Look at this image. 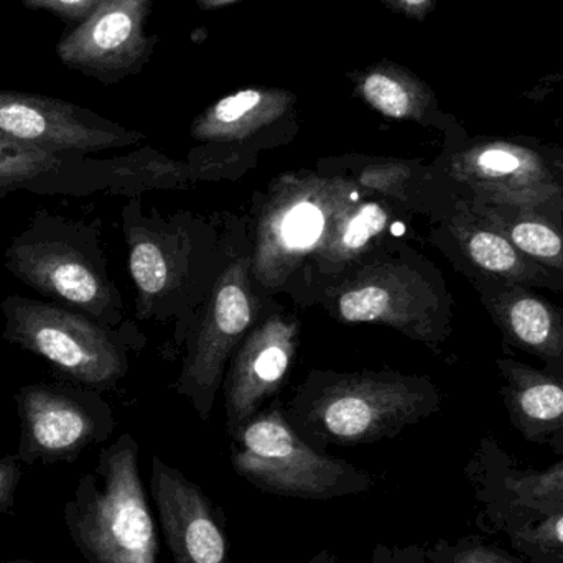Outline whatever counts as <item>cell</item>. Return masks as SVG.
<instances>
[{"instance_id":"6da1fadb","label":"cell","mask_w":563,"mask_h":563,"mask_svg":"<svg viewBox=\"0 0 563 563\" xmlns=\"http://www.w3.org/2000/svg\"><path fill=\"white\" fill-rule=\"evenodd\" d=\"M73 544L88 563H158V538L139 472V445L124 433L99 452L65 505Z\"/></svg>"},{"instance_id":"7a4b0ae2","label":"cell","mask_w":563,"mask_h":563,"mask_svg":"<svg viewBox=\"0 0 563 563\" xmlns=\"http://www.w3.org/2000/svg\"><path fill=\"white\" fill-rule=\"evenodd\" d=\"M5 269L55 303L96 321L122 323V298L108 276L99 230L48 210H38L3 254Z\"/></svg>"},{"instance_id":"3957f363","label":"cell","mask_w":563,"mask_h":563,"mask_svg":"<svg viewBox=\"0 0 563 563\" xmlns=\"http://www.w3.org/2000/svg\"><path fill=\"white\" fill-rule=\"evenodd\" d=\"M453 200L489 201L563 220V148L528 135L446 137L435 165Z\"/></svg>"},{"instance_id":"277c9868","label":"cell","mask_w":563,"mask_h":563,"mask_svg":"<svg viewBox=\"0 0 563 563\" xmlns=\"http://www.w3.org/2000/svg\"><path fill=\"white\" fill-rule=\"evenodd\" d=\"M439 404V393L426 377L354 374L300 397L288 422L317 450L360 445L396 437L435 412Z\"/></svg>"},{"instance_id":"5b68a950","label":"cell","mask_w":563,"mask_h":563,"mask_svg":"<svg viewBox=\"0 0 563 563\" xmlns=\"http://www.w3.org/2000/svg\"><path fill=\"white\" fill-rule=\"evenodd\" d=\"M2 340L45 360L58 376L89 389H114L128 374L131 324L114 327L65 305L9 295L0 301Z\"/></svg>"},{"instance_id":"8992f818","label":"cell","mask_w":563,"mask_h":563,"mask_svg":"<svg viewBox=\"0 0 563 563\" xmlns=\"http://www.w3.org/2000/svg\"><path fill=\"white\" fill-rule=\"evenodd\" d=\"M231 439L234 472L269 495L330 501L376 486L366 470L311 446L279 410L256 413Z\"/></svg>"},{"instance_id":"52a82bcc","label":"cell","mask_w":563,"mask_h":563,"mask_svg":"<svg viewBox=\"0 0 563 563\" xmlns=\"http://www.w3.org/2000/svg\"><path fill=\"white\" fill-rule=\"evenodd\" d=\"M15 456L25 465L76 462L86 449L114 432V413L101 393L78 384H26L15 394Z\"/></svg>"},{"instance_id":"ba28073f","label":"cell","mask_w":563,"mask_h":563,"mask_svg":"<svg viewBox=\"0 0 563 563\" xmlns=\"http://www.w3.org/2000/svg\"><path fill=\"white\" fill-rule=\"evenodd\" d=\"M360 201L351 184L318 177L295 178L277 190L257 240V276L264 284H279L298 261L317 253L338 218Z\"/></svg>"},{"instance_id":"9c48e42d","label":"cell","mask_w":563,"mask_h":563,"mask_svg":"<svg viewBox=\"0 0 563 563\" xmlns=\"http://www.w3.org/2000/svg\"><path fill=\"white\" fill-rule=\"evenodd\" d=\"M338 318L346 323H384L426 343L449 334L450 297L442 279L407 266L377 267L344 282L334 297Z\"/></svg>"},{"instance_id":"30bf717a","label":"cell","mask_w":563,"mask_h":563,"mask_svg":"<svg viewBox=\"0 0 563 563\" xmlns=\"http://www.w3.org/2000/svg\"><path fill=\"white\" fill-rule=\"evenodd\" d=\"M154 0H102L91 16L63 33L56 55L66 68L102 85L139 75L151 62L157 35H148Z\"/></svg>"},{"instance_id":"8fae6325","label":"cell","mask_w":563,"mask_h":563,"mask_svg":"<svg viewBox=\"0 0 563 563\" xmlns=\"http://www.w3.org/2000/svg\"><path fill=\"white\" fill-rule=\"evenodd\" d=\"M0 134L59 154H96L144 141L91 109L49 96L0 91Z\"/></svg>"},{"instance_id":"7c38bea8","label":"cell","mask_w":563,"mask_h":563,"mask_svg":"<svg viewBox=\"0 0 563 563\" xmlns=\"http://www.w3.org/2000/svg\"><path fill=\"white\" fill-rule=\"evenodd\" d=\"M139 177L137 154L96 161L81 154L43 151L0 134V200L16 191L88 197L128 190Z\"/></svg>"},{"instance_id":"4fadbf2b","label":"cell","mask_w":563,"mask_h":563,"mask_svg":"<svg viewBox=\"0 0 563 563\" xmlns=\"http://www.w3.org/2000/svg\"><path fill=\"white\" fill-rule=\"evenodd\" d=\"M250 267V257H244L221 274L185 364L184 387L203 419L210 416L214 390L220 387L231 351L243 340L257 314Z\"/></svg>"},{"instance_id":"5bb4252c","label":"cell","mask_w":563,"mask_h":563,"mask_svg":"<svg viewBox=\"0 0 563 563\" xmlns=\"http://www.w3.org/2000/svg\"><path fill=\"white\" fill-rule=\"evenodd\" d=\"M151 492L174 563H233L223 509L200 486L154 456Z\"/></svg>"},{"instance_id":"9a60e30c","label":"cell","mask_w":563,"mask_h":563,"mask_svg":"<svg viewBox=\"0 0 563 563\" xmlns=\"http://www.w3.org/2000/svg\"><path fill=\"white\" fill-rule=\"evenodd\" d=\"M440 241L468 279L492 277L529 290L538 288L563 294L561 274L552 273L526 256L511 241L486 227L459 201L453 200L443 217Z\"/></svg>"},{"instance_id":"2e32d148","label":"cell","mask_w":563,"mask_h":563,"mask_svg":"<svg viewBox=\"0 0 563 563\" xmlns=\"http://www.w3.org/2000/svg\"><path fill=\"white\" fill-rule=\"evenodd\" d=\"M297 95L250 86L208 106L191 124V137L210 145H269L297 134Z\"/></svg>"},{"instance_id":"e0dca14e","label":"cell","mask_w":563,"mask_h":563,"mask_svg":"<svg viewBox=\"0 0 563 563\" xmlns=\"http://www.w3.org/2000/svg\"><path fill=\"white\" fill-rule=\"evenodd\" d=\"M297 320L273 314L247 338L231 367L227 387L228 432L236 435L279 389L297 351Z\"/></svg>"},{"instance_id":"ac0fdd59","label":"cell","mask_w":563,"mask_h":563,"mask_svg":"<svg viewBox=\"0 0 563 563\" xmlns=\"http://www.w3.org/2000/svg\"><path fill=\"white\" fill-rule=\"evenodd\" d=\"M505 341L539 360L544 373L563 377V308L534 290L492 277H473Z\"/></svg>"},{"instance_id":"d6986e66","label":"cell","mask_w":563,"mask_h":563,"mask_svg":"<svg viewBox=\"0 0 563 563\" xmlns=\"http://www.w3.org/2000/svg\"><path fill=\"white\" fill-rule=\"evenodd\" d=\"M346 76L353 82L354 98L384 118L439 129L445 139L465 131L452 114L442 111L435 91L400 63L380 59Z\"/></svg>"},{"instance_id":"ffe728a7","label":"cell","mask_w":563,"mask_h":563,"mask_svg":"<svg viewBox=\"0 0 563 563\" xmlns=\"http://www.w3.org/2000/svg\"><path fill=\"white\" fill-rule=\"evenodd\" d=\"M501 374L503 402L511 426L528 442L563 456V377L544 373L511 357L496 361Z\"/></svg>"},{"instance_id":"44dd1931","label":"cell","mask_w":563,"mask_h":563,"mask_svg":"<svg viewBox=\"0 0 563 563\" xmlns=\"http://www.w3.org/2000/svg\"><path fill=\"white\" fill-rule=\"evenodd\" d=\"M483 531L503 534L528 563H563V512H541L476 493Z\"/></svg>"},{"instance_id":"7402d4cb","label":"cell","mask_w":563,"mask_h":563,"mask_svg":"<svg viewBox=\"0 0 563 563\" xmlns=\"http://www.w3.org/2000/svg\"><path fill=\"white\" fill-rule=\"evenodd\" d=\"M455 201L511 241L526 256L563 276V220L489 201Z\"/></svg>"},{"instance_id":"603a6c76","label":"cell","mask_w":563,"mask_h":563,"mask_svg":"<svg viewBox=\"0 0 563 563\" xmlns=\"http://www.w3.org/2000/svg\"><path fill=\"white\" fill-rule=\"evenodd\" d=\"M476 493L529 501L563 489V460L545 470H518L493 440H485L466 468Z\"/></svg>"},{"instance_id":"cb8c5ba5","label":"cell","mask_w":563,"mask_h":563,"mask_svg":"<svg viewBox=\"0 0 563 563\" xmlns=\"http://www.w3.org/2000/svg\"><path fill=\"white\" fill-rule=\"evenodd\" d=\"M122 217L129 246V273L139 295V317H151L170 287V257L164 236L142 217L137 203L128 205Z\"/></svg>"},{"instance_id":"d4e9b609","label":"cell","mask_w":563,"mask_h":563,"mask_svg":"<svg viewBox=\"0 0 563 563\" xmlns=\"http://www.w3.org/2000/svg\"><path fill=\"white\" fill-rule=\"evenodd\" d=\"M390 220L393 213L380 201H356L351 205L338 218L320 250L314 253L320 271L338 274L346 269L386 233Z\"/></svg>"},{"instance_id":"484cf974","label":"cell","mask_w":563,"mask_h":563,"mask_svg":"<svg viewBox=\"0 0 563 563\" xmlns=\"http://www.w3.org/2000/svg\"><path fill=\"white\" fill-rule=\"evenodd\" d=\"M426 558L429 563H528L473 536L455 542L442 539L426 549Z\"/></svg>"},{"instance_id":"4316f807","label":"cell","mask_w":563,"mask_h":563,"mask_svg":"<svg viewBox=\"0 0 563 563\" xmlns=\"http://www.w3.org/2000/svg\"><path fill=\"white\" fill-rule=\"evenodd\" d=\"M20 2L26 9L45 10L66 22L79 25L91 16L102 0H20Z\"/></svg>"},{"instance_id":"83f0119b","label":"cell","mask_w":563,"mask_h":563,"mask_svg":"<svg viewBox=\"0 0 563 563\" xmlns=\"http://www.w3.org/2000/svg\"><path fill=\"white\" fill-rule=\"evenodd\" d=\"M22 478L15 455L0 459V515H15V493Z\"/></svg>"},{"instance_id":"f1b7e54d","label":"cell","mask_w":563,"mask_h":563,"mask_svg":"<svg viewBox=\"0 0 563 563\" xmlns=\"http://www.w3.org/2000/svg\"><path fill=\"white\" fill-rule=\"evenodd\" d=\"M426 549L420 545H409V548H387V545L377 544L374 548L371 563H426Z\"/></svg>"},{"instance_id":"f546056e","label":"cell","mask_w":563,"mask_h":563,"mask_svg":"<svg viewBox=\"0 0 563 563\" xmlns=\"http://www.w3.org/2000/svg\"><path fill=\"white\" fill-rule=\"evenodd\" d=\"M387 10L416 22H426L439 0H380Z\"/></svg>"},{"instance_id":"4dcf8cb0","label":"cell","mask_w":563,"mask_h":563,"mask_svg":"<svg viewBox=\"0 0 563 563\" xmlns=\"http://www.w3.org/2000/svg\"><path fill=\"white\" fill-rule=\"evenodd\" d=\"M479 495H486V493H479ZM496 498H499V496H496ZM508 503H512V505L525 506V508L536 509V511L541 512H563V489H559V492L554 493H549V495L541 496V498L538 499H529V501Z\"/></svg>"},{"instance_id":"1f68e13d","label":"cell","mask_w":563,"mask_h":563,"mask_svg":"<svg viewBox=\"0 0 563 563\" xmlns=\"http://www.w3.org/2000/svg\"><path fill=\"white\" fill-rule=\"evenodd\" d=\"M236 2H241V0H197V5L205 12H210V10L223 9V7L233 5Z\"/></svg>"},{"instance_id":"d6a6232c","label":"cell","mask_w":563,"mask_h":563,"mask_svg":"<svg viewBox=\"0 0 563 563\" xmlns=\"http://www.w3.org/2000/svg\"><path fill=\"white\" fill-rule=\"evenodd\" d=\"M561 81H563V69L562 71L555 73V75L548 76V78H545L544 81H542L541 85H539V88L534 89V92L539 91V89H541L542 92H549L551 91L552 86H554L555 82Z\"/></svg>"},{"instance_id":"836d02e7","label":"cell","mask_w":563,"mask_h":563,"mask_svg":"<svg viewBox=\"0 0 563 563\" xmlns=\"http://www.w3.org/2000/svg\"><path fill=\"white\" fill-rule=\"evenodd\" d=\"M308 563H340V562H338V559L334 558V554H331L330 551H320Z\"/></svg>"},{"instance_id":"e575fe53","label":"cell","mask_w":563,"mask_h":563,"mask_svg":"<svg viewBox=\"0 0 563 563\" xmlns=\"http://www.w3.org/2000/svg\"><path fill=\"white\" fill-rule=\"evenodd\" d=\"M0 563H35L30 561H10V562H0Z\"/></svg>"}]
</instances>
